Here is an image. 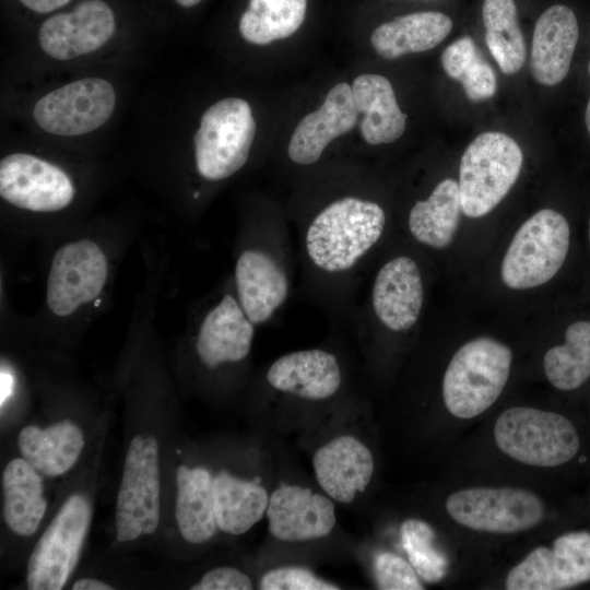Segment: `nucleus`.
Listing matches in <instances>:
<instances>
[{
  "label": "nucleus",
  "instance_id": "nucleus-1",
  "mask_svg": "<svg viewBox=\"0 0 590 590\" xmlns=\"http://www.w3.org/2000/svg\"><path fill=\"white\" fill-rule=\"evenodd\" d=\"M385 223V211L376 202L355 197L335 200L309 224L306 252L318 269L344 272L379 240Z\"/></svg>",
  "mask_w": 590,
  "mask_h": 590
},
{
  "label": "nucleus",
  "instance_id": "nucleus-2",
  "mask_svg": "<svg viewBox=\"0 0 590 590\" xmlns=\"http://www.w3.org/2000/svg\"><path fill=\"white\" fill-rule=\"evenodd\" d=\"M512 352L488 337L468 341L451 357L442 378V399L458 418L476 417L503 392L510 373Z\"/></svg>",
  "mask_w": 590,
  "mask_h": 590
},
{
  "label": "nucleus",
  "instance_id": "nucleus-3",
  "mask_svg": "<svg viewBox=\"0 0 590 590\" xmlns=\"http://www.w3.org/2000/svg\"><path fill=\"white\" fill-rule=\"evenodd\" d=\"M494 439L509 458L542 468L568 462L580 446L576 427L567 417L529 406L503 411L494 425Z\"/></svg>",
  "mask_w": 590,
  "mask_h": 590
},
{
  "label": "nucleus",
  "instance_id": "nucleus-4",
  "mask_svg": "<svg viewBox=\"0 0 590 590\" xmlns=\"http://www.w3.org/2000/svg\"><path fill=\"white\" fill-rule=\"evenodd\" d=\"M523 163L519 144L508 134H479L462 154L459 189L462 212L469 217L489 213L516 184Z\"/></svg>",
  "mask_w": 590,
  "mask_h": 590
},
{
  "label": "nucleus",
  "instance_id": "nucleus-5",
  "mask_svg": "<svg viewBox=\"0 0 590 590\" xmlns=\"http://www.w3.org/2000/svg\"><path fill=\"white\" fill-rule=\"evenodd\" d=\"M569 225L559 212L542 209L516 232L502 262L503 282L528 290L550 281L562 268L569 248Z\"/></svg>",
  "mask_w": 590,
  "mask_h": 590
},
{
  "label": "nucleus",
  "instance_id": "nucleus-6",
  "mask_svg": "<svg viewBox=\"0 0 590 590\" xmlns=\"http://www.w3.org/2000/svg\"><path fill=\"white\" fill-rule=\"evenodd\" d=\"M255 134L256 121L245 99L227 97L211 105L193 139L199 175L208 180L234 175L246 164Z\"/></svg>",
  "mask_w": 590,
  "mask_h": 590
},
{
  "label": "nucleus",
  "instance_id": "nucleus-7",
  "mask_svg": "<svg viewBox=\"0 0 590 590\" xmlns=\"http://www.w3.org/2000/svg\"><path fill=\"white\" fill-rule=\"evenodd\" d=\"M160 493L158 444L153 436L137 435L126 455L117 496L119 542H130L155 532L160 523Z\"/></svg>",
  "mask_w": 590,
  "mask_h": 590
},
{
  "label": "nucleus",
  "instance_id": "nucleus-8",
  "mask_svg": "<svg viewBox=\"0 0 590 590\" xmlns=\"http://www.w3.org/2000/svg\"><path fill=\"white\" fill-rule=\"evenodd\" d=\"M92 519L88 499L73 494L48 524L27 564L31 590H60L75 569Z\"/></svg>",
  "mask_w": 590,
  "mask_h": 590
},
{
  "label": "nucleus",
  "instance_id": "nucleus-9",
  "mask_svg": "<svg viewBox=\"0 0 590 590\" xmlns=\"http://www.w3.org/2000/svg\"><path fill=\"white\" fill-rule=\"evenodd\" d=\"M448 515L459 524L480 532L510 534L536 527L544 504L533 492L518 487H469L446 500Z\"/></svg>",
  "mask_w": 590,
  "mask_h": 590
},
{
  "label": "nucleus",
  "instance_id": "nucleus-10",
  "mask_svg": "<svg viewBox=\"0 0 590 590\" xmlns=\"http://www.w3.org/2000/svg\"><path fill=\"white\" fill-rule=\"evenodd\" d=\"M116 101V92L110 82L102 78H84L40 97L33 108V118L47 133L60 137L82 135L109 120Z\"/></svg>",
  "mask_w": 590,
  "mask_h": 590
},
{
  "label": "nucleus",
  "instance_id": "nucleus-11",
  "mask_svg": "<svg viewBox=\"0 0 590 590\" xmlns=\"http://www.w3.org/2000/svg\"><path fill=\"white\" fill-rule=\"evenodd\" d=\"M107 276L108 261L96 243L80 239L61 246L54 255L47 279L49 310L59 317L73 314L101 295Z\"/></svg>",
  "mask_w": 590,
  "mask_h": 590
},
{
  "label": "nucleus",
  "instance_id": "nucleus-12",
  "mask_svg": "<svg viewBox=\"0 0 590 590\" xmlns=\"http://www.w3.org/2000/svg\"><path fill=\"white\" fill-rule=\"evenodd\" d=\"M590 580V532H568L533 548L507 574V590H560Z\"/></svg>",
  "mask_w": 590,
  "mask_h": 590
},
{
  "label": "nucleus",
  "instance_id": "nucleus-13",
  "mask_svg": "<svg viewBox=\"0 0 590 590\" xmlns=\"http://www.w3.org/2000/svg\"><path fill=\"white\" fill-rule=\"evenodd\" d=\"M0 194L8 203L33 212L67 208L75 190L58 166L26 153H12L0 162Z\"/></svg>",
  "mask_w": 590,
  "mask_h": 590
},
{
  "label": "nucleus",
  "instance_id": "nucleus-14",
  "mask_svg": "<svg viewBox=\"0 0 590 590\" xmlns=\"http://www.w3.org/2000/svg\"><path fill=\"white\" fill-rule=\"evenodd\" d=\"M116 30L113 9L104 0H83L69 12L48 17L39 27L42 50L57 60H70L101 49Z\"/></svg>",
  "mask_w": 590,
  "mask_h": 590
},
{
  "label": "nucleus",
  "instance_id": "nucleus-15",
  "mask_svg": "<svg viewBox=\"0 0 590 590\" xmlns=\"http://www.w3.org/2000/svg\"><path fill=\"white\" fill-rule=\"evenodd\" d=\"M266 516L269 532L284 542L324 538L337 523L331 497L296 484H281L273 491Z\"/></svg>",
  "mask_w": 590,
  "mask_h": 590
},
{
  "label": "nucleus",
  "instance_id": "nucleus-16",
  "mask_svg": "<svg viewBox=\"0 0 590 590\" xmlns=\"http://www.w3.org/2000/svg\"><path fill=\"white\" fill-rule=\"evenodd\" d=\"M319 486L333 500L347 504L369 485L375 463L369 448L352 435H342L318 448L312 457Z\"/></svg>",
  "mask_w": 590,
  "mask_h": 590
},
{
  "label": "nucleus",
  "instance_id": "nucleus-17",
  "mask_svg": "<svg viewBox=\"0 0 590 590\" xmlns=\"http://www.w3.org/2000/svg\"><path fill=\"white\" fill-rule=\"evenodd\" d=\"M579 38L574 11L565 4H553L536 20L530 57L533 79L545 86L560 83L568 74Z\"/></svg>",
  "mask_w": 590,
  "mask_h": 590
},
{
  "label": "nucleus",
  "instance_id": "nucleus-18",
  "mask_svg": "<svg viewBox=\"0 0 590 590\" xmlns=\"http://www.w3.org/2000/svg\"><path fill=\"white\" fill-rule=\"evenodd\" d=\"M357 118L352 87L345 82L335 84L321 107L296 126L287 148L290 158L299 165L316 163L332 140L354 128Z\"/></svg>",
  "mask_w": 590,
  "mask_h": 590
},
{
  "label": "nucleus",
  "instance_id": "nucleus-19",
  "mask_svg": "<svg viewBox=\"0 0 590 590\" xmlns=\"http://www.w3.org/2000/svg\"><path fill=\"white\" fill-rule=\"evenodd\" d=\"M424 300L420 269L410 257L400 256L378 271L371 292L379 321L392 331H404L417 321Z\"/></svg>",
  "mask_w": 590,
  "mask_h": 590
},
{
  "label": "nucleus",
  "instance_id": "nucleus-20",
  "mask_svg": "<svg viewBox=\"0 0 590 590\" xmlns=\"http://www.w3.org/2000/svg\"><path fill=\"white\" fill-rule=\"evenodd\" d=\"M237 299L253 324L268 321L288 294L284 269L268 252L248 249L240 253L235 267Z\"/></svg>",
  "mask_w": 590,
  "mask_h": 590
},
{
  "label": "nucleus",
  "instance_id": "nucleus-21",
  "mask_svg": "<svg viewBox=\"0 0 590 590\" xmlns=\"http://www.w3.org/2000/svg\"><path fill=\"white\" fill-rule=\"evenodd\" d=\"M253 334L255 324L238 299L227 294L203 318L196 350L201 362L210 368L240 362L251 350Z\"/></svg>",
  "mask_w": 590,
  "mask_h": 590
},
{
  "label": "nucleus",
  "instance_id": "nucleus-22",
  "mask_svg": "<svg viewBox=\"0 0 590 590\" xmlns=\"http://www.w3.org/2000/svg\"><path fill=\"white\" fill-rule=\"evenodd\" d=\"M275 390L307 400H324L340 388L342 376L337 357L320 349L285 354L267 373Z\"/></svg>",
  "mask_w": 590,
  "mask_h": 590
},
{
  "label": "nucleus",
  "instance_id": "nucleus-23",
  "mask_svg": "<svg viewBox=\"0 0 590 590\" xmlns=\"http://www.w3.org/2000/svg\"><path fill=\"white\" fill-rule=\"evenodd\" d=\"M452 20L439 11H415L377 25L370 35L374 50L385 59L429 50L451 32Z\"/></svg>",
  "mask_w": 590,
  "mask_h": 590
},
{
  "label": "nucleus",
  "instance_id": "nucleus-24",
  "mask_svg": "<svg viewBox=\"0 0 590 590\" xmlns=\"http://www.w3.org/2000/svg\"><path fill=\"white\" fill-rule=\"evenodd\" d=\"M359 132L369 144H387L405 130L406 115L401 111L390 81L379 74H361L352 84Z\"/></svg>",
  "mask_w": 590,
  "mask_h": 590
},
{
  "label": "nucleus",
  "instance_id": "nucleus-25",
  "mask_svg": "<svg viewBox=\"0 0 590 590\" xmlns=\"http://www.w3.org/2000/svg\"><path fill=\"white\" fill-rule=\"evenodd\" d=\"M17 444L22 458L40 474L58 476L78 461L84 436L78 425L64 420L46 428L25 426L19 434Z\"/></svg>",
  "mask_w": 590,
  "mask_h": 590
},
{
  "label": "nucleus",
  "instance_id": "nucleus-26",
  "mask_svg": "<svg viewBox=\"0 0 590 590\" xmlns=\"http://www.w3.org/2000/svg\"><path fill=\"white\" fill-rule=\"evenodd\" d=\"M2 487L7 526L17 535L34 534L47 508L42 474L24 458H15L4 468Z\"/></svg>",
  "mask_w": 590,
  "mask_h": 590
},
{
  "label": "nucleus",
  "instance_id": "nucleus-27",
  "mask_svg": "<svg viewBox=\"0 0 590 590\" xmlns=\"http://www.w3.org/2000/svg\"><path fill=\"white\" fill-rule=\"evenodd\" d=\"M176 521L180 534L190 543L209 541L216 532L213 477L203 467L180 465L176 473Z\"/></svg>",
  "mask_w": 590,
  "mask_h": 590
},
{
  "label": "nucleus",
  "instance_id": "nucleus-28",
  "mask_svg": "<svg viewBox=\"0 0 590 590\" xmlns=\"http://www.w3.org/2000/svg\"><path fill=\"white\" fill-rule=\"evenodd\" d=\"M213 497L219 530L239 535L262 519L270 496L258 480H243L221 471L213 477Z\"/></svg>",
  "mask_w": 590,
  "mask_h": 590
},
{
  "label": "nucleus",
  "instance_id": "nucleus-29",
  "mask_svg": "<svg viewBox=\"0 0 590 590\" xmlns=\"http://www.w3.org/2000/svg\"><path fill=\"white\" fill-rule=\"evenodd\" d=\"M462 212L459 182L441 180L426 200L417 201L409 214V228L420 243L446 248L455 237Z\"/></svg>",
  "mask_w": 590,
  "mask_h": 590
},
{
  "label": "nucleus",
  "instance_id": "nucleus-30",
  "mask_svg": "<svg viewBox=\"0 0 590 590\" xmlns=\"http://www.w3.org/2000/svg\"><path fill=\"white\" fill-rule=\"evenodd\" d=\"M482 19L485 42L505 74H515L527 57L515 0H484Z\"/></svg>",
  "mask_w": 590,
  "mask_h": 590
},
{
  "label": "nucleus",
  "instance_id": "nucleus-31",
  "mask_svg": "<svg viewBox=\"0 0 590 590\" xmlns=\"http://www.w3.org/2000/svg\"><path fill=\"white\" fill-rule=\"evenodd\" d=\"M543 367L555 388L565 391L579 388L590 377V321L568 326L565 343L545 353Z\"/></svg>",
  "mask_w": 590,
  "mask_h": 590
},
{
  "label": "nucleus",
  "instance_id": "nucleus-32",
  "mask_svg": "<svg viewBox=\"0 0 590 590\" xmlns=\"http://www.w3.org/2000/svg\"><path fill=\"white\" fill-rule=\"evenodd\" d=\"M401 543L418 577L439 582L447 574L448 559L435 545V531L421 519L409 518L401 524Z\"/></svg>",
  "mask_w": 590,
  "mask_h": 590
},
{
  "label": "nucleus",
  "instance_id": "nucleus-33",
  "mask_svg": "<svg viewBox=\"0 0 590 590\" xmlns=\"http://www.w3.org/2000/svg\"><path fill=\"white\" fill-rule=\"evenodd\" d=\"M377 587L382 590H423L424 587L411 563L390 552H381L374 559Z\"/></svg>",
  "mask_w": 590,
  "mask_h": 590
},
{
  "label": "nucleus",
  "instance_id": "nucleus-34",
  "mask_svg": "<svg viewBox=\"0 0 590 590\" xmlns=\"http://www.w3.org/2000/svg\"><path fill=\"white\" fill-rule=\"evenodd\" d=\"M262 590H337L339 587L319 578L310 569L284 566L268 570L260 580Z\"/></svg>",
  "mask_w": 590,
  "mask_h": 590
},
{
  "label": "nucleus",
  "instance_id": "nucleus-35",
  "mask_svg": "<svg viewBox=\"0 0 590 590\" xmlns=\"http://www.w3.org/2000/svg\"><path fill=\"white\" fill-rule=\"evenodd\" d=\"M461 83L467 97L481 102L494 96L497 90V79L491 64L479 54L463 72Z\"/></svg>",
  "mask_w": 590,
  "mask_h": 590
},
{
  "label": "nucleus",
  "instance_id": "nucleus-36",
  "mask_svg": "<svg viewBox=\"0 0 590 590\" xmlns=\"http://www.w3.org/2000/svg\"><path fill=\"white\" fill-rule=\"evenodd\" d=\"M253 583L248 575L234 567H216L206 571L190 587L191 590H250Z\"/></svg>",
  "mask_w": 590,
  "mask_h": 590
},
{
  "label": "nucleus",
  "instance_id": "nucleus-37",
  "mask_svg": "<svg viewBox=\"0 0 590 590\" xmlns=\"http://www.w3.org/2000/svg\"><path fill=\"white\" fill-rule=\"evenodd\" d=\"M480 52L470 36L451 43L441 54V66L448 76L459 81Z\"/></svg>",
  "mask_w": 590,
  "mask_h": 590
},
{
  "label": "nucleus",
  "instance_id": "nucleus-38",
  "mask_svg": "<svg viewBox=\"0 0 590 590\" xmlns=\"http://www.w3.org/2000/svg\"><path fill=\"white\" fill-rule=\"evenodd\" d=\"M27 9L37 13H48L62 8L71 0H19Z\"/></svg>",
  "mask_w": 590,
  "mask_h": 590
},
{
  "label": "nucleus",
  "instance_id": "nucleus-39",
  "mask_svg": "<svg viewBox=\"0 0 590 590\" xmlns=\"http://www.w3.org/2000/svg\"><path fill=\"white\" fill-rule=\"evenodd\" d=\"M14 377L11 371L5 368H1V406L11 397L13 392Z\"/></svg>",
  "mask_w": 590,
  "mask_h": 590
},
{
  "label": "nucleus",
  "instance_id": "nucleus-40",
  "mask_svg": "<svg viewBox=\"0 0 590 590\" xmlns=\"http://www.w3.org/2000/svg\"><path fill=\"white\" fill-rule=\"evenodd\" d=\"M73 590H111L113 587L93 578H82L74 582Z\"/></svg>",
  "mask_w": 590,
  "mask_h": 590
},
{
  "label": "nucleus",
  "instance_id": "nucleus-41",
  "mask_svg": "<svg viewBox=\"0 0 590 590\" xmlns=\"http://www.w3.org/2000/svg\"><path fill=\"white\" fill-rule=\"evenodd\" d=\"M174 1L184 9H192L199 5L203 0H174Z\"/></svg>",
  "mask_w": 590,
  "mask_h": 590
},
{
  "label": "nucleus",
  "instance_id": "nucleus-42",
  "mask_svg": "<svg viewBox=\"0 0 590 590\" xmlns=\"http://www.w3.org/2000/svg\"><path fill=\"white\" fill-rule=\"evenodd\" d=\"M585 122L588 130V133L590 135V98L587 103L586 111H585Z\"/></svg>",
  "mask_w": 590,
  "mask_h": 590
},
{
  "label": "nucleus",
  "instance_id": "nucleus-43",
  "mask_svg": "<svg viewBox=\"0 0 590 590\" xmlns=\"http://www.w3.org/2000/svg\"><path fill=\"white\" fill-rule=\"evenodd\" d=\"M588 71H589V74H590V61H589V64H588Z\"/></svg>",
  "mask_w": 590,
  "mask_h": 590
},
{
  "label": "nucleus",
  "instance_id": "nucleus-44",
  "mask_svg": "<svg viewBox=\"0 0 590 590\" xmlns=\"http://www.w3.org/2000/svg\"><path fill=\"white\" fill-rule=\"evenodd\" d=\"M589 240H590V221H589Z\"/></svg>",
  "mask_w": 590,
  "mask_h": 590
},
{
  "label": "nucleus",
  "instance_id": "nucleus-45",
  "mask_svg": "<svg viewBox=\"0 0 590 590\" xmlns=\"http://www.w3.org/2000/svg\"><path fill=\"white\" fill-rule=\"evenodd\" d=\"M426 1H428V0H426Z\"/></svg>",
  "mask_w": 590,
  "mask_h": 590
}]
</instances>
